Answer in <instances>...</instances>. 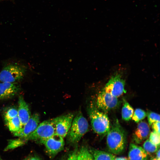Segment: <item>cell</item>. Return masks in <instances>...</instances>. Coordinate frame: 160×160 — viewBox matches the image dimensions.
I'll return each mask as SVG.
<instances>
[{
    "instance_id": "obj_21",
    "label": "cell",
    "mask_w": 160,
    "mask_h": 160,
    "mask_svg": "<svg viewBox=\"0 0 160 160\" xmlns=\"http://www.w3.org/2000/svg\"><path fill=\"white\" fill-rule=\"evenodd\" d=\"M147 116V113L143 110L136 109L132 117V120L136 123H138L143 119Z\"/></svg>"
},
{
    "instance_id": "obj_26",
    "label": "cell",
    "mask_w": 160,
    "mask_h": 160,
    "mask_svg": "<svg viewBox=\"0 0 160 160\" xmlns=\"http://www.w3.org/2000/svg\"><path fill=\"white\" fill-rule=\"evenodd\" d=\"M151 126L154 131L160 134V122H154Z\"/></svg>"
},
{
    "instance_id": "obj_11",
    "label": "cell",
    "mask_w": 160,
    "mask_h": 160,
    "mask_svg": "<svg viewBox=\"0 0 160 160\" xmlns=\"http://www.w3.org/2000/svg\"><path fill=\"white\" fill-rule=\"evenodd\" d=\"M18 83L0 82V99L10 98L17 94L20 90Z\"/></svg>"
},
{
    "instance_id": "obj_31",
    "label": "cell",
    "mask_w": 160,
    "mask_h": 160,
    "mask_svg": "<svg viewBox=\"0 0 160 160\" xmlns=\"http://www.w3.org/2000/svg\"><path fill=\"white\" fill-rule=\"evenodd\" d=\"M29 157H27L23 160H28Z\"/></svg>"
},
{
    "instance_id": "obj_23",
    "label": "cell",
    "mask_w": 160,
    "mask_h": 160,
    "mask_svg": "<svg viewBox=\"0 0 160 160\" xmlns=\"http://www.w3.org/2000/svg\"><path fill=\"white\" fill-rule=\"evenodd\" d=\"M17 110L14 108L8 109L5 113L4 115V119L7 123L8 121L17 116Z\"/></svg>"
},
{
    "instance_id": "obj_13",
    "label": "cell",
    "mask_w": 160,
    "mask_h": 160,
    "mask_svg": "<svg viewBox=\"0 0 160 160\" xmlns=\"http://www.w3.org/2000/svg\"><path fill=\"white\" fill-rule=\"evenodd\" d=\"M150 132L149 125L145 121H141L133 134V139L136 143H140L148 137Z\"/></svg>"
},
{
    "instance_id": "obj_18",
    "label": "cell",
    "mask_w": 160,
    "mask_h": 160,
    "mask_svg": "<svg viewBox=\"0 0 160 160\" xmlns=\"http://www.w3.org/2000/svg\"><path fill=\"white\" fill-rule=\"evenodd\" d=\"M78 152L77 160H94L91 153L87 147H81Z\"/></svg>"
},
{
    "instance_id": "obj_24",
    "label": "cell",
    "mask_w": 160,
    "mask_h": 160,
    "mask_svg": "<svg viewBox=\"0 0 160 160\" xmlns=\"http://www.w3.org/2000/svg\"><path fill=\"white\" fill-rule=\"evenodd\" d=\"M149 139L155 145L159 146L160 134L154 131L151 132L150 134Z\"/></svg>"
},
{
    "instance_id": "obj_1",
    "label": "cell",
    "mask_w": 160,
    "mask_h": 160,
    "mask_svg": "<svg viewBox=\"0 0 160 160\" xmlns=\"http://www.w3.org/2000/svg\"><path fill=\"white\" fill-rule=\"evenodd\" d=\"M106 135L107 145L109 151L116 154L122 152L126 145V135L118 119L114 121Z\"/></svg>"
},
{
    "instance_id": "obj_19",
    "label": "cell",
    "mask_w": 160,
    "mask_h": 160,
    "mask_svg": "<svg viewBox=\"0 0 160 160\" xmlns=\"http://www.w3.org/2000/svg\"><path fill=\"white\" fill-rule=\"evenodd\" d=\"M7 123L9 130L13 133L21 129L20 122L17 116L8 121Z\"/></svg>"
},
{
    "instance_id": "obj_10",
    "label": "cell",
    "mask_w": 160,
    "mask_h": 160,
    "mask_svg": "<svg viewBox=\"0 0 160 160\" xmlns=\"http://www.w3.org/2000/svg\"><path fill=\"white\" fill-rule=\"evenodd\" d=\"M39 114L37 113L33 114L22 128L13 133L14 135L20 137H27L35 130L39 124Z\"/></svg>"
},
{
    "instance_id": "obj_15",
    "label": "cell",
    "mask_w": 160,
    "mask_h": 160,
    "mask_svg": "<svg viewBox=\"0 0 160 160\" xmlns=\"http://www.w3.org/2000/svg\"><path fill=\"white\" fill-rule=\"evenodd\" d=\"M94 160H114L116 156L111 153L97 150L90 151Z\"/></svg>"
},
{
    "instance_id": "obj_12",
    "label": "cell",
    "mask_w": 160,
    "mask_h": 160,
    "mask_svg": "<svg viewBox=\"0 0 160 160\" xmlns=\"http://www.w3.org/2000/svg\"><path fill=\"white\" fill-rule=\"evenodd\" d=\"M17 116L21 123V129L29 120L31 116L28 106L25 101L23 96H19Z\"/></svg>"
},
{
    "instance_id": "obj_4",
    "label": "cell",
    "mask_w": 160,
    "mask_h": 160,
    "mask_svg": "<svg viewBox=\"0 0 160 160\" xmlns=\"http://www.w3.org/2000/svg\"><path fill=\"white\" fill-rule=\"evenodd\" d=\"M27 68L23 65L11 63L4 66L0 71V82L18 83L24 77Z\"/></svg>"
},
{
    "instance_id": "obj_30",
    "label": "cell",
    "mask_w": 160,
    "mask_h": 160,
    "mask_svg": "<svg viewBox=\"0 0 160 160\" xmlns=\"http://www.w3.org/2000/svg\"><path fill=\"white\" fill-rule=\"evenodd\" d=\"M150 160H160V159H157L156 157L152 158Z\"/></svg>"
},
{
    "instance_id": "obj_25",
    "label": "cell",
    "mask_w": 160,
    "mask_h": 160,
    "mask_svg": "<svg viewBox=\"0 0 160 160\" xmlns=\"http://www.w3.org/2000/svg\"><path fill=\"white\" fill-rule=\"evenodd\" d=\"M77 149L76 148L69 155L67 160H77Z\"/></svg>"
},
{
    "instance_id": "obj_9",
    "label": "cell",
    "mask_w": 160,
    "mask_h": 160,
    "mask_svg": "<svg viewBox=\"0 0 160 160\" xmlns=\"http://www.w3.org/2000/svg\"><path fill=\"white\" fill-rule=\"evenodd\" d=\"M41 143L44 145L47 151L51 157H54L64 148L65 143L63 138L55 134L43 140Z\"/></svg>"
},
{
    "instance_id": "obj_29",
    "label": "cell",
    "mask_w": 160,
    "mask_h": 160,
    "mask_svg": "<svg viewBox=\"0 0 160 160\" xmlns=\"http://www.w3.org/2000/svg\"><path fill=\"white\" fill-rule=\"evenodd\" d=\"M156 157L157 159H160V149L159 148L156 151Z\"/></svg>"
},
{
    "instance_id": "obj_32",
    "label": "cell",
    "mask_w": 160,
    "mask_h": 160,
    "mask_svg": "<svg viewBox=\"0 0 160 160\" xmlns=\"http://www.w3.org/2000/svg\"></svg>"
},
{
    "instance_id": "obj_3",
    "label": "cell",
    "mask_w": 160,
    "mask_h": 160,
    "mask_svg": "<svg viewBox=\"0 0 160 160\" xmlns=\"http://www.w3.org/2000/svg\"><path fill=\"white\" fill-rule=\"evenodd\" d=\"M89 130V124L81 111L78 112L73 118L71 127L66 136L68 143L77 144Z\"/></svg>"
},
{
    "instance_id": "obj_8",
    "label": "cell",
    "mask_w": 160,
    "mask_h": 160,
    "mask_svg": "<svg viewBox=\"0 0 160 160\" xmlns=\"http://www.w3.org/2000/svg\"><path fill=\"white\" fill-rule=\"evenodd\" d=\"M73 118V114L69 113L52 119L55 126V133L63 138L66 137Z\"/></svg>"
},
{
    "instance_id": "obj_2",
    "label": "cell",
    "mask_w": 160,
    "mask_h": 160,
    "mask_svg": "<svg viewBox=\"0 0 160 160\" xmlns=\"http://www.w3.org/2000/svg\"><path fill=\"white\" fill-rule=\"evenodd\" d=\"M87 112L93 131L101 136L106 135L111 127L107 115L101 111L93 103L89 105Z\"/></svg>"
},
{
    "instance_id": "obj_20",
    "label": "cell",
    "mask_w": 160,
    "mask_h": 160,
    "mask_svg": "<svg viewBox=\"0 0 160 160\" xmlns=\"http://www.w3.org/2000/svg\"><path fill=\"white\" fill-rule=\"evenodd\" d=\"M143 146V148L147 154L155 153L159 148V146L155 145L149 139H147L144 142Z\"/></svg>"
},
{
    "instance_id": "obj_16",
    "label": "cell",
    "mask_w": 160,
    "mask_h": 160,
    "mask_svg": "<svg viewBox=\"0 0 160 160\" xmlns=\"http://www.w3.org/2000/svg\"><path fill=\"white\" fill-rule=\"evenodd\" d=\"M134 113V110L131 106L124 99L121 110V116L123 120L129 121L131 119Z\"/></svg>"
},
{
    "instance_id": "obj_6",
    "label": "cell",
    "mask_w": 160,
    "mask_h": 160,
    "mask_svg": "<svg viewBox=\"0 0 160 160\" xmlns=\"http://www.w3.org/2000/svg\"><path fill=\"white\" fill-rule=\"evenodd\" d=\"M119 104L118 97L102 90L97 95L95 105L98 109L105 113L116 109Z\"/></svg>"
},
{
    "instance_id": "obj_5",
    "label": "cell",
    "mask_w": 160,
    "mask_h": 160,
    "mask_svg": "<svg viewBox=\"0 0 160 160\" xmlns=\"http://www.w3.org/2000/svg\"><path fill=\"white\" fill-rule=\"evenodd\" d=\"M55 133V125L52 119H51L41 123L33 132L24 138L27 141L34 140L41 143Z\"/></svg>"
},
{
    "instance_id": "obj_28",
    "label": "cell",
    "mask_w": 160,
    "mask_h": 160,
    "mask_svg": "<svg viewBox=\"0 0 160 160\" xmlns=\"http://www.w3.org/2000/svg\"><path fill=\"white\" fill-rule=\"evenodd\" d=\"M114 160H128V159L124 157L115 158Z\"/></svg>"
},
{
    "instance_id": "obj_27",
    "label": "cell",
    "mask_w": 160,
    "mask_h": 160,
    "mask_svg": "<svg viewBox=\"0 0 160 160\" xmlns=\"http://www.w3.org/2000/svg\"><path fill=\"white\" fill-rule=\"evenodd\" d=\"M28 160H41L39 157L33 156L29 157Z\"/></svg>"
},
{
    "instance_id": "obj_14",
    "label": "cell",
    "mask_w": 160,
    "mask_h": 160,
    "mask_svg": "<svg viewBox=\"0 0 160 160\" xmlns=\"http://www.w3.org/2000/svg\"><path fill=\"white\" fill-rule=\"evenodd\" d=\"M147 153L142 147L130 144L128 154V160H147Z\"/></svg>"
},
{
    "instance_id": "obj_17",
    "label": "cell",
    "mask_w": 160,
    "mask_h": 160,
    "mask_svg": "<svg viewBox=\"0 0 160 160\" xmlns=\"http://www.w3.org/2000/svg\"><path fill=\"white\" fill-rule=\"evenodd\" d=\"M27 141L25 138L20 137L16 139L9 140L4 151H6L20 146L25 144Z\"/></svg>"
},
{
    "instance_id": "obj_22",
    "label": "cell",
    "mask_w": 160,
    "mask_h": 160,
    "mask_svg": "<svg viewBox=\"0 0 160 160\" xmlns=\"http://www.w3.org/2000/svg\"><path fill=\"white\" fill-rule=\"evenodd\" d=\"M147 116L149 125L150 126L154 122H160V115L156 113L151 111H148Z\"/></svg>"
},
{
    "instance_id": "obj_7",
    "label": "cell",
    "mask_w": 160,
    "mask_h": 160,
    "mask_svg": "<svg viewBox=\"0 0 160 160\" xmlns=\"http://www.w3.org/2000/svg\"><path fill=\"white\" fill-rule=\"evenodd\" d=\"M125 81L120 73L113 75L106 84L103 90L117 97L125 92Z\"/></svg>"
}]
</instances>
